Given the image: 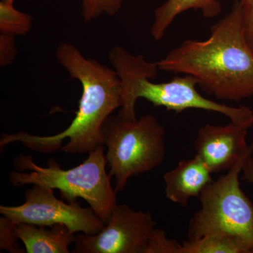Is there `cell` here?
<instances>
[{"label":"cell","instance_id":"6da1fadb","mask_svg":"<svg viewBox=\"0 0 253 253\" xmlns=\"http://www.w3.org/2000/svg\"><path fill=\"white\" fill-rule=\"evenodd\" d=\"M164 72L189 75L204 92L239 102L253 96V51L245 35L240 0L205 41L187 40L156 62Z\"/></svg>","mask_w":253,"mask_h":253},{"label":"cell","instance_id":"7a4b0ae2","mask_svg":"<svg viewBox=\"0 0 253 253\" xmlns=\"http://www.w3.org/2000/svg\"><path fill=\"white\" fill-rule=\"evenodd\" d=\"M56 58L70 76L81 83L83 91L74 119L64 131L54 135L41 136L27 132L5 134L0 140L2 149L6 145L19 141L28 149L51 153L61 148L71 155L89 154L103 145V126L110 116L122 106L121 82L113 68L96 60L86 58L76 46L61 43Z\"/></svg>","mask_w":253,"mask_h":253},{"label":"cell","instance_id":"3957f363","mask_svg":"<svg viewBox=\"0 0 253 253\" xmlns=\"http://www.w3.org/2000/svg\"><path fill=\"white\" fill-rule=\"evenodd\" d=\"M109 61L121 82L122 106L118 113L126 118H136V101L144 99L154 107L163 106L176 114L187 109H201L220 113L241 126L250 128L253 126V112L249 107L242 105L234 107L204 97L196 90L198 83L193 76H176L168 83H154L151 80L157 77V63L121 46L110 51Z\"/></svg>","mask_w":253,"mask_h":253},{"label":"cell","instance_id":"277c9868","mask_svg":"<svg viewBox=\"0 0 253 253\" xmlns=\"http://www.w3.org/2000/svg\"><path fill=\"white\" fill-rule=\"evenodd\" d=\"M88 154L84 162L69 169H63L54 159L42 167L31 156L20 155L14 160L18 171L10 173L9 180L16 186L36 184L59 190L61 199L68 203L78 202L81 198L106 224L117 205V192L111 185L112 176L106 170L103 145Z\"/></svg>","mask_w":253,"mask_h":253},{"label":"cell","instance_id":"5b68a950","mask_svg":"<svg viewBox=\"0 0 253 253\" xmlns=\"http://www.w3.org/2000/svg\"><path fill=\"white\" fill-rule=\"evenodd\" d=\"M102 144L115 190L121 192L131 176L151 172L164 161L166 130L154 115L129 118L118 113L103 126Z\"/></svg>","mask_w":253,"mask_h":253},{"label":"cell","instance_id":"8992f818","mask_svg":"<svg viewBox=\"0 0 253 253\" xmlns=\"http://www.w3.org/2000/svg\"><path fill=\"white\" fill-rule=\"evenodd\" d=\"M251 155L205 188L199 197L201 209L189 221L188 239L226 233L246 241L253 253V204L239 181L245 161Z\"/></svg>","mask_w":253,"mask_h":253},{"label":"cell","instance_id":"52a82bcc","mask_svg":"<svg viewBox=\"0 0 253 253\" xmlns=\"http://www.w3.org/2000/svg\"><path fill=\"white\" fill-rule=\"evenodd\" d=\"M24 204L18 206H0V214L16 224L36 226L62 224L74 234H96L106 224L92 208H82L78 202L65 203L58 199L54 189L33 185L25 193Z\"/></svg>","mask_w":253,"mask_h":253},{"label":"cell","instance_id":"ba28073f","mask_svg":"<svg viewBox=\"0 0 253 253\" xmlns=\"http://www.w3.org/2000/svg\"><path fill=\"white\" fill-rule=\"evenodd\" d=\"M156 222L150 212L116 205L104 229L96 234L80 233L75 237L74 253H144Z\"/></svg>","mask_w":253,"mask_h":253},{"label":"cell","instance_id":"9c48e42d","mask_svg":"<svg viewBox=\"0 0 253 253\" xmlns=\"http://www.w3.org/2000/svg\"><path fill=\"white\" fill-rule=\"evenodd\" d=\"M249 129L233 122L201 126L194 141L196 155L211 172L229 171L245 156L253 154V142L249 146L246 140Z\"/></svg>","mask_w":253,"mask_h":253},{"label":"cell","instance_id":"30bf717a","mask_svg":"<svg viewBox=\"0 0 253 253\" xmlns=\"http://www.w3.org/2000/svg\"><path fill=\"white\" fill-rule=\"evenodd\" d=\"M212 174L197 155L191 159L182 160L163 176L166 198L186 207L191 198H199L205 188L214 181Z\"/></svg>","mask_w":253,"mask_h":253},{"label":"cell","instance_id":"8fae6325","mask_svg":"<svg viewBox=\"0 0 253 253\" xmlns=\"http://www.w3.org/2000/svg\"><path fill=\"white\" fill-rule=\"evenodd\" d=\"M16 233L27 253H69L68 246L76 237L62 224L43 226L19 223L16 224Z\"/></svg>","mask_w":253,"mask_h":253},{"label":"cell","instance_id":"7c38bea8","mask_svg":"<svg viewBox=\"0 0 253 253\" xmlns=\"http://www.w3.org/2000/svg\"><path fill=\"white\" fill-rule=\"evenodd\" d=\"M201 10L204 17L213 18L220 14L221 5L219 0H167L154 11L151 35L160 41L176 16L188 10Z\"/></svg>","mask_w":253,"mask_h":253},{"label":"cell","instance_id":"4fadbf2b","mask_svg":"<svg viewBox=\"0 0 253 253\" xmlns=\"http://www.w3.org/2000/svg\"><path fill=\"white\" fill-rule=\"evenodd\" d=\"M182 253H253L249 244L238 236L214 233L182 244Z\"/></svg>","mask_w":253,"mask_h":253},{"label":"cell","instance_id":"5bb4252c","mask_svg":"<svg viewBox=\"0 0 253 253\" xmlns=\"http://www.w3.org/2000/svg\"><path fill=\"white\" fill-rule=\"evenodd\" d=\"M32 25L33 18L29 14L18 11L14 4L0 1V34L26 36Z\"/></svg>","mask_w":253,"mask_h":253},{"label":"cell","instance_id":"9a60e30c","mask_svg":"<svg viewBox=\"0 0 253 253\" xmlns=\"http://www.w3.org/2000/svg\"><path fill=\"white\" fill-rule=\"evenodd\" d=\"M123 0H81L82 15L89 22L102 15L114 16L121 10Z\"/></svg>","mask_w":253,"mask_h":253},{"label":"cell","instance_id":"2e32d148","mask_svg":"<svg viewBox=\"0 0 253 253\" xmlns=\"http://www.w3.org/2000/svg\"><path fill=\"white\" fill-rule=\"evenodd\" d=\"M144 253H182V244L168 239L166 231L156 227L149 236Z\"/></svg>","mask_w":253,"mask_h":253},{"label":"cell","instance_id":"e0dca14e","mask_svg":"<svg viewBox=\"0 0 253 253\" xmlns=\"http://www.w3.org/2000/svg\"><path fill=\"white\" fill-rule=\"evenodd\" d=\"M16 224L9 218L3 216L0 218V249L11 253H25L18 243Z\"/></svg>","mask_w":253,"mask_h":253},{"label":"cell","instance_id":"ac0fdd59","mask_svg":"<svg viewBox=\"0 0 253 253\" xmlns=\"http://www.w3.org/2000/svg\"><path fill=\"white\" fill-rule=\"evenodd\" d=\"M16 37L0 34V65L6 66L11 64L17 54Z\"/></svg>","mask_w":253,"mask_h":253},{"label":"cell","instance_id":"d6986e66","mask_svg":"<svg viewBox=\"0 0 253 253\" xmlns=\"http://www.w3.org/2000/svg\"><path fill=\"white\" fill-rule=\"evenodd\" d=\"M245 35L253 51V0H240Z\"/></svg>","mask_w":253,"mask_h":253},{"label":"cell","instance_id":"ffe728a7","mask_svg":"<svg viewBox=\"0 0 253 253\" xmlns=\"http://www.w3.org/2000/svg\"><path fill=\"white\" fill-rule=\"evenodd\" d=\"M243 176L241 179L247 181L250 184L253 185V158L252 155L246 158L243 166Z\"/></svg>","mask_w":253,"mask_h":253},{"label":"cell","instance_id":"44dd1931","mask_svg":"<svg viewBox=\"0 0 253 253\" xmlns=\"http://www.w3.org/2000/svg\"><path fill=\"white\" fill-rule=\"evenodd\" d=\"M1 1H5V2L9 3V4H14V0H1Z\"/></svg>","mask_w":253,"mask_h":253}]
</instances>
